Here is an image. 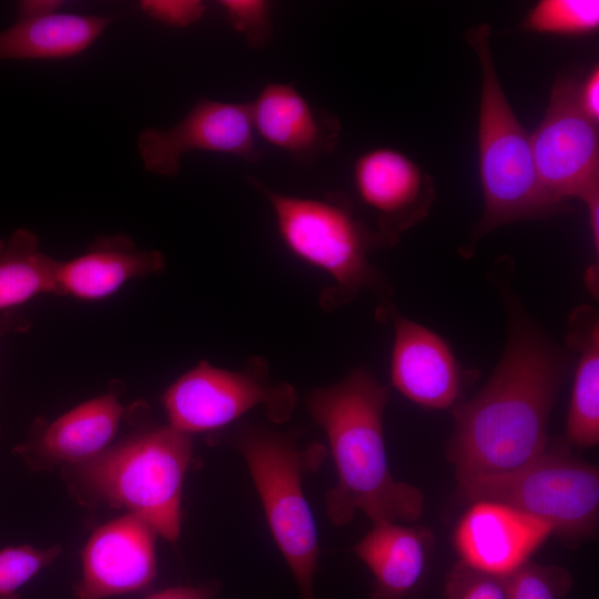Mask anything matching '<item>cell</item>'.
Listing matches in <instances>:
<instances>
[{
	"mask_svg": "<svg viewBox=\"0 0 599 599\" xmlns=\"http://www.w3.org/2000/svg\"><path fill=\"white\" fill-rule=\"evenodd\" d=\"M504 354L488 382L451 408L454 429L447 458L457 484L512 471L549 446L548 422L569 375L572 357L545 333L505 282Z\"/></svg>",
	"mask_w": 599,
	"mask_h": 599,
	"instance_id": "obj_1",
	"label": "cell"
},
{
	"mask_svg": "<svg viewBox=\"0 0 599 599\" xmlns=\"http://www.w3.org/2000/svg\"><path fill=\"white\" fill-rule=\"evenodd\" d=\"M388 400V388L365 367L306 396L307 410L325 432L336 468V484L325 496L327 516L336 526L349 524L357 511L373 524L413 522L423 514V491L396 480L388 465L384 439Z\"/></svg>",
	"mask_w": 599,
	"mask_h": 599,
	"instance_id": "obj_2",
	"label": "cell"
},
{
	"mask_svg": "<svg viewBox=\"0 0 599 599\" xmlns=\"http://www.w3.org/2000/svg\"><path fill=\"white\" fill-rule=\"evenodd\" d=\"M192 447V436L169 424L143 420L98 457L71 466V476L88 498L126 509L148 522L158 536L176 541Z\"/></svg>",
	"mask_w": 599,
	"mask_h": 599,
	"instance_id": "obj_3",
	"label": "cell"
},
{
	"mask_svg": "<svg viewBox=\"0 0 599 599\" xmlns=\"http://www.w3.org/2000/svg\"><path fill=\"white\" fill-rule=\"evenodd\" d=\"M302 432L238 422L221 436L248 467L274 541L302 599H319L314 590L319 558L317 528L303 490V478L319 468L326 450L315 443L300 447Z\"/></svg>",
	"mask_w": 599,
	"mask_h": 599,
	"instance_id": "obj_4",
	"label": "cell"
},
{
	"mask_svg": "<svg viewBox=\"0 0 599 599\" xmlns=\"http://www.w3.org/2000/svg\"><path fill=\"white\" fill-rule=\"evenodd\" d=\"M490 38L491 28L486 22L466 33L481 70L477 141L484 213L474 229L475 237L505 224L549 219L571 210L551 202L540 185L530 138L500 84Z\"/></svg>",
	"mask_w": 599,
	"mask_h": 599,
	"instance_id": "obj_5",
	"label": "cell"
},
{
	"mask_svg": "<svg viewBox=\"0 0 599 599\" xmlns=\"http://www.w3.org/2000/svg\"><path fill=\"white\" fill-rule=\"evenodd\" d=\"M247 182L270 204L284 246L328 275L332 283L319 296L324 309L347 304L363 290L383 298L390 295L387 280L368 258L372 250L388 244L354 215L344 195L302 197L276 192L254 176Z\"/></svg>",
	"mask_w": 599,
	"mask_h": 599,
	"instance_id": "obj_6",
	"label": "cell"
},
{
	"mask_svg": "<svg viewBox=\"0 0 599 599\" xmlns=\"http://www.w3.org/2000/svg\"><path fill=\"white\" fill-rule=\"evenodd\" d=\"M568 443L546 451L512 471L457 484L466 502H500L538 518L565 539L593 536L599 519L598 467L578 459Z\"/></svg>",
	"mask_w": 599,
	"mask_h": 599,
	"instance_id": "obj_7",
	"label": "cell"
},
{
	"mask_svg": "<svg viewBox=\"0 0 599 599\" xmlns=\"http://www.w3.org/2000/svg\"><path fill=\"white\" fill-rule=\"evenodd\" d=\"M296 403L295 388L273 383L267 361L258 356L248 358L240 370L201 361L162 395L167 424L190 436L224 430L256 407L272 423L282 424L291 418Z\"/></svg>",
	"mask_w": 599,
	"mask_h": 599,
	"instance_id": "obj_8",
	"label": "cell"
},
{
	"mask_svg": "<svg viewBox=\"0 0 599 599\" xmlns=\"http://www.w3.org/2000/svg\"><path fill=\"white\" fill-rule=\"evenodd\" d=\"M577 83L571 75L556 79L542 120L529 136L545 194L566 207L571 197L585 204L599 197L598 123L580 109Z\"/></svg>",
	"mask_w": 599,
	"mask_h": 599,
	"instance_id": "obj_9",
	"label": "cell"
},
{
	"mask_svg": "<svg viewBox=\"0 0 599 599\" xmlns=\"http://www.w3.org/2000/svg\"><path fill=\"white\" fill-rule=\"evenodd\" d=\"M222 153L257 163L263 151L256 141L248 103L201 98L186 115L167 129L146 128L138 136L145 171L174 177L189 152Z\"/></svg>",
	"mask_w": 599,
	"mask_h": 599,
	"instance_id": "obj_10",
	"label": "cell"
},
{
	"mask_svg": "<svg viewBox=\"0 0 599 599\" xmlns=\"http://www.w3.org/2000/svg\"><path fill=\"white\" fill-rule=\"evenodd\" d=\"M155 531L125 514L95 528L81 555L75 599H106L148 589L156 577Z\"/></svg>",
	"mask_w": 599,
	"mask_h": 599,
	"instance_id": "obj_11",
	"label": "cell"
},
{
	"mask_svg": "<svg viewBox=\"0 0 599 599\" xmlns=\"http://www.w3.org/2000/svg\"><path fill=\"white\" fill-rule=\"evenodd\" d=\"M458 520L453 542L459 562L485 573L506 577L554 534L547 522L507 505L477 500Z\"/></svg>",
	"mask_w": 599,
	"mask_h": 599,
	"instance_id": "obj_12",
	"label": "cell"
},
{
	"mask_svg": "<svg viewBox=\"0 0 599 599\" xmlns=\"http://www.w3.org/2000/svg\"><path fill=\"white\" fill-rule=\"evenodd\" d=\"M353 181L359 199L377 214L376 231L388 246L425 219L435 200L432 179L393 148H374L361 154L353 165Z\"/></svg>",
	"mask_w": 599,
	"mask_h": 599,
	"instance_id": "obj_13",
	"label": "cell"
},
{
	"mask_svg": "<svg viewBox=\"0 0 599 599\" xmlns=\"http://www.w3.org/2000/svg\"><path fill=\"white\" fill-rule=\"evenodd\" d=\"M379 316L392 318L394 326L393 386L424 408L447 409L460 403L466 378L447 342L390 305L379 308Z\"/></svg>",
	"mask_w": 599,
	"mask_h": 599,
	"instance_id": "obj_14",
	"label": "cell"
},
{
	"mask_svg": "<svg viewBox=\"0 0 599 599\" xmlns=\"http://www.w3.org/2000/svg\"><path fill=\"white\" fill-rule=\"evenodd\" d=\"M124 415L118 394L110 390L50 423L38 419L28 439L14 453L34 469L84 464L112 445Z\"/></svg>",
	"mask_w": 599,
	"mask_h": 599,
	"instance_id": "obj_15",
	"label": "cell"
},
{
	"mask_svg": "<svg viewBox=\"0 0 599 599\" xmlns=\"http://www.w3.org/2000/svg\"><path fill=\"white\" fill-rule=\"evenodd\" d=\"M248 108L256 136L300 164L314 163L337 146L338 119L314 108L292 83H267Z\"/></svg>",
	"mask_w": 599,
	"mask_h": 599,
	"instance_id": "obj_16",
	"label": "cell"
},
{
	"mask_svg": "<svg viewBox=\"0 0 599 599\" xmlns=\"http://www.w3.org/2000/svg\"><path fill=\"white\" fill-rule=\"evenodd\" d=\"M434 546L425 526L374 522L352 549L374 577L370 599H423Z\"/></svg>",
	"mask_w": 599,
	"mask_h": 599,
	"instance_id": "obj_17",
	"label": "cell"
},
{
	"mask_svg": "<svg viewBox=\"0 0 599 599\" xmlns=\"http://www.w3.org/2000/svg\"><path fill=\"white\" fill-rule=\"evenodd\" d=\"M163 254L140 248L123 234L103 235L81 255L58 261L55 294L84 302L110 297L130 281L160 273Z\"/></svg>",
	"mask_w": 599,
	"mask_h": 599,
	"instance_id": "obj_18",
	"label": "cell"
},
{
	"mask_svg": "<svg viewBox=\"0 0 599 599\" xmlns=\"http://www.w3.org/2000/svg\"><path fill=\"white\" fill-rule=\"evenodd\" d=\"M112 18L55 12L22 18L0 31V62L72 59L87 51L108 29Z\"/></svg>",
	"mask_w": 599,
	"mask_h": 599,
	"instance_id": "obj_19",
	"label": "cell"
},
{
	"mask_svg": "<svg viewBox=\"0 0 599 599\" xmlns=\"http://www.w3.org/2000/svg\"><path fill=\"white\" fill-rule=\"evenodd\" d=\"M567 344L578 354L567 415L566 441L581 448L599 443V317L583 305L569 319Z\"/></svg>",
	"mask_w": 599,
	"mask_h": 599,
	"instance_id": "obj_20",
	"label": "cell"
},
{
	"mask_svg": "<svg viewBox=\"0 0 599 599\" xmlns=\"http://www.w3.org/2000/svg\"><path fill=\"white\" fill-rule=\"evenodd\" d=\"M58 261L45 254L26 227L0 238V313L42 295L55 294Z\"/></svg>",
	"mask_w": 599,
	"mask_h": 599,
	"instance_id": "obj_21",
	"label": "cell"
},
{
	"mask_svg": "<svg viewBox=\"0 0 599 599\" xmlns=\"http://www.w3.org/2000/svg\"><path fill=\"white\" fill-rule=\"evenodd\" d=\"M598 27V0H540L522 23L525 30L559 35L588 34Z\"/></svg>",
	"mask_w": 599,
	"mask_h": 599,
	"instance_id": "obj_22",
	"label": "cell"
},
{
	"mask_svg": "<svg viewBox=\"0 0 599 599\" xmlns=\"http://www.w3.org/2000/svg\"><path fill=\"white\" fill-rule=\"evenodd\" d=\"M507 599H561L572 588L568 569L526 561L504 577Z\"/></svg>",
	"mask_w": 599,
	"mask_h": 599,
	"instance_id": "obj_23",
	"label": "cell"
},
{
	"mask_svg": "<svg viewBox=\"0 0 599 599\" xmlns=\"http://www.w3.org/2000/svg\"><path fill=\"white\" fill-rule=\"evenodd\" d=\"M61 547L38 548L30 545L0 549V599H21L20 589L52 565Z\"/></svg>",
	"mask_w": 599,
	"mask_h": 599,
	"instance_id": "obj_24",
	"label": "cell"
},
{
	"mask_svg": "<svg viewBox=\"0 0 599 599\" xmlns=\"http://www.w3.org/2000/svg\"><path fill=\"white\" fill-rule=\"evenodd\" d=\"M217 6L231 27L255 50L273 39L272 3L266 0H220Z\"/></svg>",
	"mask_w": 599,
	"mask_h": 599,
	"instance_id": "obj_25",
	"label": "cell"
},
{
	"mask_svg": "<svg viewBox=\"0 0 599 599\" xmlns=\"http://www.w3.org/2000/svg\"><path fill=\"white\" fill-rule=\"evenodd\" d=\"M445 590L449 599H507L504 577L475 570L459 561L448 575Z\"/></svg>",
	"mask_w": 599,
	"mask_h": 599,
	"instance_id": "obj_26",
	"label": "cell"
},
{
	"mask_svg": "<svg viewBox=\"0 0 599 599\" xmlns=\"http://www.w3.org/2000/svg\"><path fill=\"white\" fill-rule=\"evenodd\" d=\"M139 8L150 19L170 28L193 26L206 12L201 0H142Z\"/></svg>",
	"mask_w": 599,
	"mask_h": 599,
	"instance_id": "obj_27",
	"label": "cell"
},
{
	"mask_svg": "<svg viewBox=\"0 0 599 599\" xmlns=\"http://www.w3.org/2000/svg\"><path fill=\"white\" fill-rule=\"evenodd\" d=\"M577 100L582 112L592 121H599V68L593 65L583 80L577 83Z\"/></svg>",
	"mask_w": 599,
	"mask_h": 599,
	"instance_id": "obj_28",
	"label": "cell"
},
{
	"mask_svg": "<svg viewBox=\"0 0 599 599\" xmlns=\"http://www.w3.org/2000/svg\"><path fill=\"white\" fill-rule=\"evenodd\" d=\"M214 593V586H177L158 591L145 599H211Z\"/></svg>",
	"mask_w": 599,
	"mask_h": 599,
	"instance_id": "obj_29",
	"label": "cell"
},
{
	"mask_svg": "<svg viewBox=\"0 0 599 599\" xmlns=\"http://www.w3.org/2000/svg\"><path fill=\"white\" fill-rule=\"evenodd\" d=\"M62 1L57 0H23L17 4L18 18L43 17L59 12Z\"/></svg>",
	"mask_w": 599,
	"mask_h": 599,
	"instance_id": "obj_30",
	"label": "cell"
},
{
	"mask_svg": "<svg viewBox=\"0 0 599 599\" xmlns=\"http://www.w3.org/2000/svg\"><path fill=\"white\" fill-rule=\"evenodd\" d=\"M29 328V323L13 311L0 313V338L9 333H21Z\"/></svg>",
	"mask_w": 599,
	"mask_h": 599,
	"instance_id": "obj_31",
	"label": "cell"
}]
</instances>
